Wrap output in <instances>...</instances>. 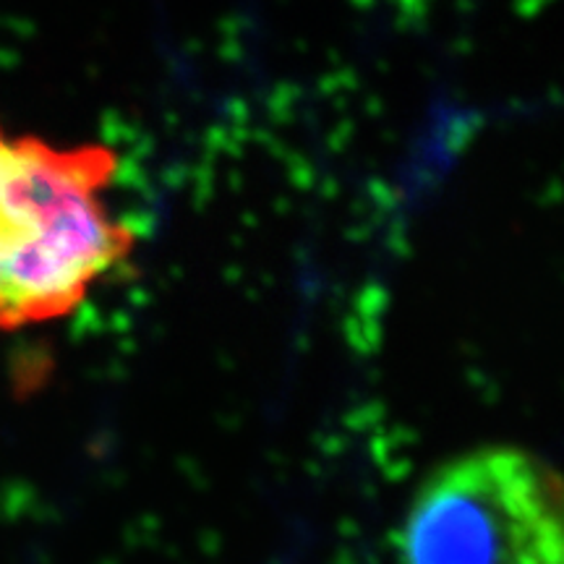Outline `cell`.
Here are the masks:
<instances>
[{"label":"cell","mask_w":564,"mask_h":564,"mask_svg":"<svg viewBox=\"0 0 564 564\" xmlns=\"http://www.w3.org/2000/svg\"><path fill=\"white\" fill-rule=\"evenodd\" d=\"M400 564H564V474L510 444L449 457L419 484Z\"/></svg>","instance_id":"cell-2"},{"label":"cell","mask_w":564,"mask_h":564,"mask_svg":"<svg viewBox=\"0 0 564 564\" xmlns=\"http://www.w3.org/2000/svg\"><path fill=\"white\" fill-rule=\"evenodd\" d=\"M116 158L0 126V335L63 319L123 262L131 232L108 194Z\"/></svg>","instance_id":"cell-1"}]
</instances>
